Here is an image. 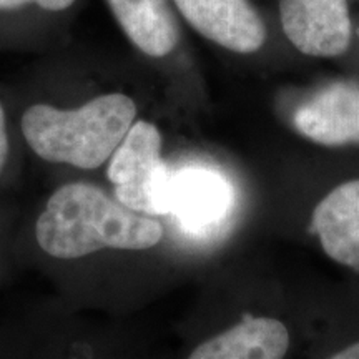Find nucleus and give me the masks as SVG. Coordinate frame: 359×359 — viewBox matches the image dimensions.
Returning <instances> with one entry per match:
<instances>
[{"instance_id":"obj_1","label":"nucleus","mask_w":359,"mask_h":359,"mask_svg":"<svg viewBox=\"0 0 359 359\" xmlns=\"http://www.w3.org/2000/svg\"><path fill=\"white\" fill-rule=\"evenodd\" d=\"M35 236L50 257L75 259L100 250L154 248L163 238V226L150 215L109 198L100 188L69 183L48 198Z\"/></svg>"},{"instance_id":"obj_2","label":"nucleus","mask_w":359,"mask_h":359,"mask_svg":"<svg viewBox=\"0 0 359 359\" xmlns=\"http://www.w3.org/2000/svg\"><path fill=\"white\" fill-rule=\"evenodd\" d=\"M135 118L137 105L132 98L107 93L74 110L37 103L24 111L20 127L40 158L93 170L110 160Z\"/></svg>"},{"instance_id":"obj_3","label":"nucleus","mask_w":359,"mask_h":359,"mask_svg":"<svg viewBox=\"0 0 359 359\" xmlns=\"http://www.w3.org/2000/svg\"><path fill=\"white\" fill-rule=\"evenodd\" d=\"M173 172L161 160V135L154 123L138 120L110 156L109 180L120 203L138 213L170 215Z\"/></svg>"},{"instance_id":"obj_4","label":"nucleus","mask_w":359,"mask_h":359,"mask_svg":"<svg viewBox=\"0 0 359 359\" xmlns=\"http://www.w3.org/2000/svg\"><path fill=\"white\" fill-rule=\"evenodd\" d=\"M286 37L309 57H338L351 43L346 0H280Z\"/></svg>"},{"instance_id":"obj_5","label":"nucleus","mask_w":359,"mask_h":359,"mask_svg":"<svg viewBox=\"0 0 359 359\" xmlns=\"http://www.w3.org/2000/svg\"><path fill=\"white\" fill-rule=\"evenodd\" d=\"M173 2L196 32L231 52H257L266 39L263 20L246 0Z\"/></svg>"},{"instance_id":"obj_6","label":"nucleus","mask_w":359,"mask_h":359,"mask_svg":"<svg viewBox=\"0 0 359 359\" xmlns=\"http://www.w3.org/2000/svg\"><path fill=\"white\" fill-rule=\"evenodd\" d=\"M293 125L325 147L359 143V85L338 82L321 88L294 111Z\"/></svg>"},{"instance_id":"obj_7","label":"nucleus","mask_w":359,"mask_h":359,"mask_svg":"<svg viewBox=\"0 0 359 359\" xmlns=\"http://www.w3.org/2000/svg\"><path fill=\"white\" fill-rule=\"evenodd\" d=\"M170 215L188 230H201L218 223L230 212L233 188L226 178L206 168L175 172L170 183Z\"/></svg>"},{"instance_id":"obj_8","label":"nucleus","mask_w":359,"mask_h":359,"mask_svg":"<svg viewBox=\"0 0 359 359\" xmlns=\"http://www.w3.org/2000/svg\"><path fill=\"white\" fill-rule=\"evenodd\" d=\"M311 228L327 257L359 268V180L327 193L314 208Z\"/></svg>"},{"instance_id":"obj_9","label":"nucleus","mask_w":359,"mask_h":359,"mask_svg":"<svg viewBox=\"0 0 359 359\" xmlns=\"http://www.w3.org/2000/svg\"><path fill=\"white\" fill-rule=\"evenodd\" d=\"M288 327L273 318H245L230 330L206 339L188 359H285Z\"/></svg>"},{"instance_id":"obj_10","label":"nucleus","mask_w":359,"mask_h":359,"mask_svg":"<svg viewBox=\"0 0 359 359\" xmlns=\"http://www.w3.org/2000/svg\"><path fill=\"white\" fill-rule=\"evenodd\" d=\"M115 20L138 50L165 57L178 43V22L168 0H107Z\"/></svg>"},{"instance_id":"obj_11","label":"nucleus","mask_w":359,"mask_h":359,"mask_svg":"<svg viewBox=\"0 0 359 359\" xmlns=\"http://www.w3.org/2000/svg\"><path fill=\"white\" fill-rule=\"evenodd\" d=\"M75 4V0H0V11H13L25 6H37L43 11L60 12L67 11Z\"/></svg>"},{"instance_id":"obj_12","label":"nucleus","mask_w":359,"mask_h":359,"mask_svg":"<svg viewBox=\"0 0 359 359\" xmlns=\"http://www.w3.org/2000/svg\"><path fill=\"white\" fill-rule=\"evenodd\" d=\"M8 155V133H7V120L6 111H4L2 103H0V172L7 161Z\"/></svg>"},{"instance_id":"obj_13","label":"nucleus","mask_w":359,"mask_h":359,"mask_svg":"<svg viewBox=\"0 0 359 359\" xmlns=\"http://www.w3.org/2000/svg\"><path fill=\"white\" fill-rule=\"evenodd\" d=\"M330 359H359V341L351 344V346L341 349L339 353H336L334 356Z\"/></svg>"}]
</instances>
